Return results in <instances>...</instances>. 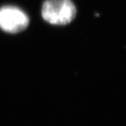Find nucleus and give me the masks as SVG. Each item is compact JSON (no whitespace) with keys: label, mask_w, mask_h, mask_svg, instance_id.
Listing matches in <instances>:
<instances>
[{"label":"nucleus","mask_w":126,"mask_h":126,"mask_svg":"<svg viewBox=\"0 0 126 126\" xmlns=\"http://www.w3.org/2000/svg\"><path fill=\"white\" fill-rule=\"evenodd\" d=\"M42 17L53 25H67L74 19L77 9L71 0H46L42 6Z\"/></svg>","instance_id":"nucleus-1"},{"label":"nucleus","mask_w":126,"mask_h":126,"mask_svg":"<svg viewBox=\"0 0 126 126\" xmlns=\"http://www.w3.org/2000/svg\"><path fill=\"white\" fill-rule=\"evenodd\" d=\"M29 18L21 9L8 6L0 9V28L9 33H17L26 29Z\"/></svg>","instance_id":"nucleus-2"}]
</instances>
